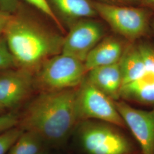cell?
<instances>
[{"label":"cell","instance_id":"6da1fadb","mask_svg":"<svg viewBox=\"0 0 154 154\" xmlns=\"http://www.w3.org/2000/svg\"><path fill=\"white\" fill-rule=\"evenodd\" d=\"M80 122L74 88L42 91L19 116L17 126L38 135L45 143L65 141Z\"/></svg>","mask_w":154,"mask_h":154},{"label":"cell","instance_id":"7a4b0ae2","mask_svg":"<svg viewBox=\"0 0 154 154\" xmlns=\"http://www.w3.org/2000/svg\"><path fill=\"white\" fill-rule=\"evenodd\" d=\"M2 34L16 66L30 72L62 51L63 38L19 13L11 14Z\"/></svg>","mask_w":154,"mask_h":154},{"label":"cell","instance_id":"3957f363","mask_svg":"<svg viewBox=\"0 0 154 154\" xmlns=\"http://www.w3.org/2000/svg\"><path fill=\"white\" fill-rule=\"evenodd\" d=\"M77 127L79 143L86 154H136L131 141L118 127L96 120L80 122Z\"/></svg>","mask_w":154,"mask_h":154},{"label":"cell","instance_id":"277c9868","mask_svg":"<svg viewBox=\"0 0 154 154\" xmlns=\"http://www.w3.org/2000/svg\"><path fill=\"white\" fill-rule=\"evenodd\" d=\"M86 73L83 62L61 53L41 66L35 82L42 91L74 88L82 82Z\"/></svg>","mask_w":154,"mask_h":154},{"label":"cell","instance_id":"5b68a950","mask_svg":"<svg viewBox=\"0 0 154 154\" xmlns=\"http://www.w3.org/2000/svg\"><path fill=\"white\" fill-rule=\"evenodd\" d=\"M97 14L116 32L134 40L144 35L149 25V11L132 6L118 5L100 1L94 2Z\"/></svg>","mask_w":154,"mask_h":154},{"label":"cell","instance_id":"8992f818","mask_svg":"<svg viewBox=\"0 0 154 154\" xmlns=\"http://www.w3.org/2000/svg\"><path fill=\"white\" fill-rule=\"evenodd\" d=\"M78 87L77 108L79 121L96 120L122 128H126L113 100L95 87L86 78Z\"/></svg>","mask_w":154,"mask_h":154},{"label":"cell","instance_id":"52a82bcc","mask_svg":"<svg viewBox=\"0 0 154 154\" xmlns=\"http://www.w3.org/2000/svg\"><path fill=\"white\" fill-rule=\"evenodd\" d=\"M104 30L101 24L90 18L74 22L65 38L61 53L84 62L88 53L101 41Z\"/></svg>","mask_w":154,"mask_h":154},{"label":"cell","instance_id":"ba28073f","mask_svg":"<svg viewBox=\"0 0 154 154\" xmlns=\"http://www.w3.org/2000/svg\"><path fill=\"white\" fill-rule=\"evenodd\" d=\"M126 127L138 142L142 154H154V108L139 110L124 100L114 101Z\"/></svg>","mask_w":154,"mask_h":154},{"label":"cell","instance_id":"9c48e42d","mask_svg":"<svg viewBox=\"0 0 154 154\" xmlns=\"http://www.w3.org/2000/svg\"><path fill=\"white\" fill-rule=\"evenodd\" d=\"M34 85L32 72L20 69L0 76V106L11 109L21 104L30 94Z\"/></svg>","mask_w":154,"mask_h":154},{"label":"cell","instance_id":"30bf717a","mask_svg":"<svg viewBox=\"0 0 154 154\" xmlns=\"http://www.w3.org/2000/svg\"><path fill=\"white\" fill-rule=\"evenodd\" d=\"M87 73L88 81L110 98L114 101L121 98L123 81L119 62L94 68Z\"/></svg>","mask_w":154,"mask_h":154},{"label":"cell","instance_id":"8fae6325","mask_svg":"<svg viewBox=\"0 0 154 154\" xmlns=\"http://www.w3.org/2000/svg\"><path fill=\"white\" fill-rule=\"evenodd\" d=\"M124 50L121 42L116 38L108 37L100 41L88 53L84 61L86 72L119 62Z\"/></svg>","mask_w":154,"mask_h":154},{"label":"cell","instance_id":"7c38bea8","mask_svg":"<svg viewBox=\"0 0 154 154\" xmlns=\"http://www.w3.org/2000/svg\"><path fill=\"white\" fill-rule=\"evenodd\" d=\"M51 9L69 25L97 16L91 0H47Z\"/></svg>","mask_w":154,"mask_h":154},{"label":"cell","instance_id":"4fadbf2b","mask_svg":"<svg viewBox=\"0 0 154 154\" xmlns=\"http://www.w3.org/2000/svg\"><path fill=\"white\" fill-rule=\"evenodd\" d=\"M121 98L145 105H154V74L144 76L122 86Z\"/></svg>","mask_w":154,"mask_h":154},{"label":"cell","instance_id":"5bb4252c","mask_svg":"<svg viewBox=\"0 0 154 154\" xmlns=\"http://www.w3.org/2000/svg\"><path fill=\"white\" fill-rule=\"evenodd\" d=\"M119 63L123 85L137 80L147 73L138 46H130L124 50Z\"/></svg>","mask_w":154,"mask_h":154},{"label":"cell","instance_id":"9a60e30c","mask_svg":"<svg viewBox=\"0 0 154 154\" xmlns=\"http://www.w3.org/2000/svg\"><path fill=\"white\" fill-rule=\"evenodd\" d=\"M44 141L38 135L23 131L7 154H39L44 151Z\"/></svg>","mask_w":154,"mask_h":154},{"label":"cell","instance_id":"2e32d148","mask_svg":"<svg viewBox=\"0 0 154 154\" xmlns=\"http://www.w3.org/2000/svg\"><path fill=\"white\" fill-rule=\"evenodd\" d=\"M23 130L16 126L0 134V154H6Z\"/></svg>","mask_w":154,"mask_h":154},{"label":"cell","instance_id":"e0dca14e","mask_svg":"<svg viewBox=\"0 0 154 154\" xmlns=\"http://www.w3.org/2000/svg\"><path fill=\"white\" fill-rule=\"evenodd\" d=\"M16 66L13 58L7 44L4 35L0 34V70L8 69Z\"/></svg>","mask_w":154,"mask_h":154},{"label":"cell","instance_id":"ac0fdd59","mask_svg":"<svg viewBox=\"0 0 154 154\" xmlns=\"http://www.w3.org/2000/svg\"><path fill=\"white\" fill-rule=\"evenodd\" d=\"M147 73L154 74V49L150 45L142 44L138 46Z\"/></svg>","mask_w":154,"mask_h":154},{"label":"cell","instance_id":"d6986e66","mask_svg":"<svg viewBox=\"0 0 154 154\" xmlns=\"http://www.w3.org/2000/svg\"><path fill=\"white\" fill-rule=\"evenodd\" d=\"M28 4L35 7L38 11L42 12L45 15L48 17L50 19L53 21L60 28H62L61 22L55 13L51 9L47 0H24Z\"/></svg>","mask_w":154,"mask_h":154},{"label":"cell","instance_id":"ffe728a7","mask_svg":"<svg viewBox=\"0 0 154 154\" xmlns=\"http://www.w3.org/2000/svg\"><path fill=\"white\" fill-rule=\"evenodd\" d=\"M18 122L19 116L16 113L9 112L0 115V134L17 126Z\"/></svg>","mask_w":154,"mask_h":154},{"label":"cell","instance_id":"44dd1931","mask_svg":"<svg viewBox=\"0 0 154 154\" xmlns=\"http://www.w3.org/2000/svg\"><path fill=\"white\" fill-rule=\"evenodd\" d=\"M20 8L19 0H0V11L9 14L16 12Z\"/></svg>","mask_w":154,"mask_h":154},{"label":"cell","instance_id":"7402d4cb","mask_svg":"<svg viewBox=\"0 0 154 154\" xmlns=\"http://www.w3.org/2000/svg\"><path fill=\"white\" fill-rule=\"evenodd\" d=\"M100 2L118 5L132 6L141 2V0H101Z\"/></svg>","mask_w":154,"mask_h":154},{"label":"cell","instance_id":"603a6c76","mask_svg":"<svg viewBox=\"0 0 154 154\" xmlns=\"http://www.w3.org/2000/svg\"><path fill=\"white\" fill-rule=\"evenodd\" d=\"M11 16V14L0 11V34L4 32V30Z\"/></svg>","mask_w":154,"mask_h":154},{"label":"cell","instance_id":"cb8c5ba5","mask_svg":"<svg viewBox=\"0 0 154 154\" xmlns=\"http://www.w3.org/2000/svg\"><path fill=\"white\" fill-rule=\"evenodd\" d=\"M141 2L154 11V0H141Z\"/></svg>","mask_w":154,"mask_h":154},{"label":"cell","instance_id":"d4e9b609","mask_svg":"<svg viewBox=\"0 0 154 154\" xmlns=\"http://www.w3.org/2000/svg\"><path fill=\"white\" fill-rule=\"evenodd\" d=\"M5 111V110H4L3 108H2V107L0 106V115L4 114Z\"/></svg>","mask_w":154,"mask_h":154},{"label":"cell","instance_id":"484cf974","mask_svg":"<svg viewBox=\"0 0 154 154\" xmlns=\"http://www.w3.org/2000/svg\"><path fill=\"white\" fill-rule=\"evenodd\" d=\"M151 26H152V28L153 31H154V21H153L152 22V23H151Z\"/></svg>","mask_w":154,"mask_h":154},{"label":"cell","instance_id":"4316f807","mask_svg":"<svg viewBox=\"0 0 154 154\" xmlns=\"http://www.w3.org/2000/svg\"><path fill=\"white\" fill-rule=\"evenodd\" d=\"M39 154H46L45 153L44 151H42V152H40Z\"/></svg>","mask_w":154,"mask_h":154}]
</instances>
